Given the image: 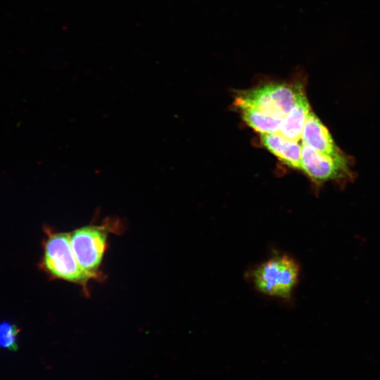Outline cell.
I'll list each match as a JSON object with an SVG mask.
<instances>
[{
  "label": "cell",
  "mask_w": 380,
  "mask_h": 380,
  "mask_svg": "<svg viewBox=\"0 0 380 380\" xmlns=\"http://www.w3.org/2000/svg\"><path fill=\"white\" fill-rule=\"evenodd\" d=\"M303 145L301 170L313 181L323 182L344 177L348 172L346 159H336L311 146Z\"/></svg>",
  "instance_id": "cell-5"
},
{
  "label": "cell",
  "mask_w": 380,
  "mask_h": 380,
  "mask_svg": "<svg viewBox=\"0 0 380 380\" xmlns=\"http://www.w3.org/2000/svg\"><path fill=\"white\" fill-rule=\"evenodd\" d=\"M40 269L51 279H59L82 287L87 296L90 277L80 265L70 241V232H54L44 227Z\"/></svg>",
  "instance_id": "cell-1"
},
{
  "label": "cell",
  "mask_w": 380,
  "mask_h": 380,
  "mask_svg": "<svg viewBox=\"0 0 380 380\" xmlns=\"http://www.w3.org/2000/svg\"><path fill=\"white\" fill-rule=\"evenodd\" d=\"M299 275L298 263L286 253H274L251 267L246 274L256 291L283 301H289L292 298Z\"/></svg>",
  "instance_id": "cell-2"
},
{
  "label": "cell",
  "mask_w": 380,
  "mask_h": 380,
  "mask_svg": "<svg viewBox=\"0 0 380 380\" xmlns=\"http://www.w3.org/2000/svg\"><path fill=\"white\" fill-rule=\"evenodd\" d=\"M262 145L289 166L301 170L302 147L298 141L287 139L279 133L260 134Z\"/></svg>",
  "instance_id": "cell-7"
},
{
  "label": "cell",
  "mask_w": 380,
  "mask_h": 380,
  "mask_svg": "<svg viewBox=\"0 0 380 380\" xmlns=\"http://www.w3.org/2000/svg\"><path fill=\"white\" fill-rule=\"evenodd\" d=\"M122 227L120 220L109 219L100 224L84 225L70 232L75 257L91 280H103L101 267L108 248V236L120 232Z\"/></svg>",
  "instance_id": "cell-3"
},
{
  "label": "cell",
  "mask_w": 380,
  "mask_h": 380,
  "mask_svg": "<svg viewBox=\"0 0 380 380\" xmlns=\"http://www.w3.org/2000/svg\"><path fill=\"white\" fill-rule=\"evenodd\" d=\"M310 111V106L305 94L281 119L278 133L287 139L299 141Z\"/></svg>",
  "instance_id": "cell-8"
},
{
  "label": "cell",
  "mask_w": 380,
  "mask_h": 380,
  "mask_svg": "<svg viewBox=\"0 0 380 380\" xmlns=\"http://www.w3.org/2000/svg\"><path fill=\"white\" fill-rule=\"evenodd\" d=\"M243 121L260 134L279 132L281 118L271 116L257 108L243 107L239 108Z\"/></svg>",
  "instance_id": "cell-9"
},
{
  "label": "cell",
  "mask_w": 380,
  "mask_h": 380,
  "mask_svg": "<svg viewBox=\"0 0 380 380\" xmlns=\"http://www.w3.org/2000/svg\"><path fill=\"white\" fill-rule=\"evenodd\" d=\"M20 329L13 322L3 321L0 323V348L15 350L18 348L17 338Z\"/></svg>",
  "instance_id": "cell-10"
},
{
  "label": "cell",
  "mask_w": 380,
  "mask_h": 380,
  "mask_svg": "<svg viewBox=\"0 0 380 380\" xmlns=\"http://www.w3.org/2000/svg\"><path fill=\"white\" fill-rule=\"evenodd\" d=\"M304 94L300 83H269L241 92L234 104L239 108L252 107L282 119Z\"/></svg>",
  "instance_id": "cell-4"
},
{
  "label": "cell",
  "mask_w": 380,
  "mask_h": 380,
  "mask_svg": "<svg viewBox=\"0 0 380 380\" xmlns=\"http://www.w3.org/2000/svg\"><path fill=\"white\" fill-rule=\"evenodd\" d=\"M300 139L302 144L311 146L324 155L346 159L336 146L327 128L312 111L308 114Z\"/></svg>",
  "instance_id": "cell-6"
}]
</instances>
